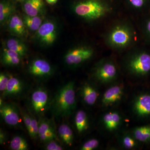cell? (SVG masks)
Here are the masks:
<instances>
[{
	"instance_id": "cell-17",
	"label": "cell",
	"mask_w": 150,
	"mask_h": 150,
	"mask_svg": "<svg viewBox=\"0 0 150 150\" xmlns=\"http://www.w3.org/2000/svg\"><path fill=\"white\" fill-rule=\"evenodd\" d=\"M131 38V36L128 30L122 27H118L112 30L110 35V42L115 46H126Z\"/></svg>"
},
{
	"instance_id": "cell-23",
	"label": "cell",
	"mask_w": 150,
	"mask_h": 150,
	"mask_svg": "<svg viewBox=\"0 0 150 150\" xmlns=\"http://www.w3.org/2000/svg\"><path fill=\"white\" fill-rule=\"evenodd\" d=\"M6 47L16 52L22 58L27 54V47L25 43L17 38H12L7 40L6 42Z\"/></svg>"
},
{
	"instance_id": "cell-22",
	"label": "cell",
	"mask_w": 150,
	"mask_h": 150,
	"mask_svg": "<svg viewBox=\"0 0 150 150\" xmlns=\"http://www.w3.org/2000/svg\"><path fill=\"white\" fill-rule=\"evenodd\" d=\"M15 8L13 4L7 0H2L0 3V23L3 25L7 23L14 14Z\"/></svg>"
},
{
	"instance_id": "cell-26",
	"label": "cell",
	"mask_w": 150,
	"mask_h": 150,
	"mask_svg": "<svg viewBox=\"0 0 150 150\" xmlns=\"http://www.w3.org/2000/svg\"><path fill=\"white\" fill-rule=\"evenodd\" d=\"M10 148L12 150H28L29 146L26 139L19 135L14 136L10 143Z\"/></svg>"
},
{
	"instance_id": "cell-28",
	"label": "cell",
	"mask_w": 150,
	"mask_h": 150,
	"mask_svg": "<svg viewBox=\"0 0 150 150\" xmlns=\"http://www.w3.org/2000/svg\"><path fill=\"white\" fill-rule=\"evenodd\" d=\"M31 118V130L29 136L33 139L36 140L38 138V122L35 116L30 111H29Z\"/></svg>"
},
{
	"instance_id": "cell-31",
	"label": "cell",
	"mask_w": 150,
	"mask_h": 150,
	"mask_svg": "<svg viewBox=\"0 0 150 150\" xmlns=\"http://www.w3.org/2000/svg\"><path fill=\"white\" fill-rule=\"evenodd\" d=\"M9 78L10 75L5 73L1 72L0 74V91L2 95L6 89Z\"/></svg>"
},
{
	"instance_id": "cell-6",
	"label": "cell",
	"mask_w": 150,
	"mask_h": 150,
	"mask_svg": "<svg viewBox=\"0 0 150 150\" xmlns=\"http://www.w3.org/2000/svg\"><path fill=\"white\" fill-rule=\"evenodd\" d=\"M93 54V51L91 48L78 47L68 51L64 57V61L68 66L76 67L90 59Z\"/></svg>"
},
{
	"instance_id": "cell-1",
	"label": "cell",
	"mask_w": 150,
	"mask_h": 150,
	"mask_svg": "<svg viewBox=\"0 0 150 150\" xmlns=\"http://www.w3.org/2000/svg\"><path fill=\"white\" fill-rule=\"evenodd\" d=\"M76 105L75 83L69 81L56 92L51 100L50 108L55 117L66 118L74 111Z\"/></svg>"
},
{
	"instance_id": "cell-2",
	"label": "cell",
	"mask_w": 150,
	"mask_h": 150,
	"mask_svg": "<svg viewBox=\"0 0 150 150\" xmlns=\"http://www.w3.org/2000/svg\"><path fill=\"white\" fill-rule=\"evenodd\" d=\"M51 101L47 90L43 87H38L30 96L29 111L39 118L43 117L50 108Z\"/></svg>"
},
{
	"instance_id": "cell-8",
	"label": "cell",
	"mask_w": 150,
	"mask_h": 150,
	"mask_svg": "<svg viewBox=\"0 0 150 150\" xmlns=\"http://www.w3.org/2000/svg\"><path fill=\"white\" fill-rule=\"evenodd\" d=\"M28 71L34 77L44 79L50 77L53 75L54 69L51 64L45 59L36 58L30 63Z\"/></svg>"
},
{
	"instance_id": "cell-30",
	"label": "cell",
	"mask_w": 150,
	"mask_h": 150,
	"mask_svg": "<svg viewBox=\"0 0 150 150\" xmlns=\"http://www.w3.org/2000/svg\"><path fill=\"white\" fill-rule=\"evenodd\" d=\"M44 148L46 150H62L64 147L57 139H53L44 143Z\"/></svg>"
},
{
	"instance_id": "cell-9",
	"label": "cell",
	"mask_w": 150,
	"mask_h": 150,
	"mask_svg": "<svg viewBox=\"0 0 150 150\" xmlns=\"http://www.w3.org/2000/svg\"><path fill=\"white\" fill-rule=\"evenodd\" d=\"M124 88L122 84H115L105 91L101 98V104L104 107H111L119 103L123 98Z\"/></svg>"
},
{
	"instance_id": "cell-3",
	"label": "cell",
	"mask_w": 150,
	"mask_h": 150,
	"mask_svg": "<svg viewBox=\"0 0 150 150\" xmlns=\"http://www.w3.org/2000/svg\"><path fill=\"white\" fill-rule=\"evenodd\" d=\"M74 11L78 16L83 18L95 20L104 15L105 8L97 0H86L76 4Z\"/></svg>"
},
{
	"instance_id": "cell-32",
	"label": "cell",
	"mask_w": 150,
	"mask_h": 150,
	"mask_svg": "<svg viewBox=\"0 0 150 150\" xmlns=\"http://www.w3.org/2000/svg\"><path fill=\"white\" fill-rule=\"evenodd\" d=\"M145 0H129L130 2L134 7L139 8L144 4Z\"/></svg>"
},
{
	"instance_id": "cell-14",
	"label": "cell",
	"mask_w": 150,
	"mask_h": 150,
	"mask_svg": "<svg viewBox=\"0 0 150 150\" xmlns=\"http://www.w3.org/2000/svg\"><path fill=\"white\" fill-rule=\"evenodd\" d=\"M8 28L11 34L18 38L25 37L27 35L28 29L23 18L13 14L8 20Z\"/></svg>"
},
{
	"instance_id": "cell-20",
	"label": "cell",
	"mask_w": 150,
	"mask_h": 150,
	"mask_svg": "<svg viewBox=\"0 0 150 150\" xmlns=\"http://www.w3.org/2000/svg\"><path fill=\"white\" fill-rule=\"evenodd\" d=\"M74 124L78 134H82L88 130L89 124L88 116L83 110H78L74 116Z\"/></svg>"
},
{
	"instance_id": "cell-11",
	"label": "cell",
	"mask_w": 150,
	"mask_h": 150,
	"mask_svg": "<svg viewBox=\"0 0 150 150\" xmlns=\"http://www.w3.org/2000/svg\"><path fill=\"white\" fill-rule=\"evenodd\" d=\"M132 110L137 117L145 118L150 116V94L141 93L134 98Z\"/></svg>"
},
{
	"instance_id": "cell-5",
	"label": "cell",
	"mask_w": 150,
	"mask_h": 150,
	"mask_svg": "<svg viewBox=\"0 0 150 150\" xmlns=\"http://www.w3.org/2000/svg\"><path fill=\"white\" fill-rule=\"evenodd\" d=\"M128 67L132 74L139 76H146L150 72V54L143 52L130 60Z\"/></svg>"
},
{
	"instance_id": "cell-4",
	"label": "cell",
	"mask_w": 150,
	"mask_h": 150,
	"mask_svg": "<svg viewBox=\"0 0 150 150\" xmlns=\"http://www.w3.org/2000/svg\"><path fill=\"white\" fill-rule=\"evenodd\" d=\"M58 35L57 25L55 22L48 20L43 22L35 33V38L44 46H50L55 42Z\"/></svg>"
},
{
	"instance_id": "cell-12",
	"label": "cell",
	"mask_w": 150,
	"mask_h": 150,
	"mask_svg": "<svg viewBox=\"0 0 150 150\" xmlns=\"http://www.w3.org/2000/svg\"><path fill=\"white\" fill-rule=\"evenodd\" d=\"M117 69L111 62H106L100 65L94 72L95 77L101 83L106 84L114 80L117 76Z\"/></svg>"
},
{
	"instance_id": "cell-18",
	"label": "cell",
	"mask_w": 150,
	"mask_h": 150,
	"mask_svg": "<svg viewBox=\"0 0 150 150\" xmlns=\"http://www.w3.org/2000/svg\"><path fill=\"white\" fill-rule=\"evenodd\" d=\"M23 8L25 14L36 16L43 13L45 6L43 0H23Z\"/></svg>"
},
{
	"instance_id": "cell-35",
	"label": "cell",
	"mask_w": 150,
	"mask_h": 150,
	"mask_svg": "<svg viewBox=\"0 0 150 150\" xmlns=\"http://www.w3.org/2000/svg\"><path fill=\"white\" fill-rule=\"evenodd\" d=\"M146 29L148 33L150 35V20L148 22L146 25Z\"/></svg>"
},
{
	"instance_id": "cell-13",
	"label": "cell",
	"mask_w": 150,
	"mask_h": 150,
	"mask_svg": "<svg viewBox=\"0 0 150 150\" xmlns=\"http://www.w3.org/2000/svg\"><path fill=\"white\" fill-rule=\"evenodd\" d=\"M101 122L105 130L109 132H115L122 125L123 118L118 111H108L103 115Z\"/></svg>"
},
{
	"instance_id": "cell-10",
	"label": "cell",
	"mask_w": 150,
	"mask_h": 150,
	"mask_svg": "<svg viewBox=\"0 0 150 150\" xmlns=\"http://www.w3.org/2000/svg\"><path fill=\"white\" fill-rule=\"evenodd\" d=\"M38 122V139L45 143L53 139H57L56 131L54 122L44 116L40 117Z\"/></svg>"
},
{
	"instance_id": "cell-21",
	"label": "cell",
	"mask_w": 150,
	"mask_h": 150,
	"mask_svg": "<svg viewBox=\"0 0 150 150\" xmlns=\"http://www.w3.org/2000/svg\"><path fill=\"white\" fill-rule=\"evenodd\" d=\"M57 134L59 139L64 144L68 146H72L74 140L73 130L68 124L62 123L58 128Z\"/></svg>"
},
{
	"instance_id": "cell-27",
	"label": "cell",
	"mask_w": 150,
	"mask_h": 150,
	"mask_svg": "<svg viewBox=\"0 0 150 150\" xmlns=\"http://www.w3.org/2000/svg\"><path fill=\"white\" fill-rule=\"evenodd\" d=\"M138 142L131 134H124L120 141L122 147L128 150L136 149L138 146Z\"/></svg>"
},
{
	"instance_id": "cell-19",
	"label": "cell",
	"mask_w": 150,
	"mask_h": 150,
	"mask_svg": "<svg viewBox=\"0 0 150 150\" xmlns=\"http://www.w3.org/2000/svg\"><path fill=\"white\" fill-rule=\"evenodd\" d=\"M22 57L16 52L6 47L3 48L1 54V62L8 67H16L20 64Z\"/></svg>"
},
{
	"instance_id": "cell-24",
	"label": "cell",
	"mask_w": 150,
	"mask_h": 150,
	"mask_svg": "<svg viewBox=\"0 0 150 150\" xmlns=\"http://www.w3.org/2000/svg\"><path fill=\"white\" fill-rule=\"evenodd\" d=\"M131 134L138 142L149 143L150 142V125L136 127L132 130Z\"/></svg>"
},
{
	"instance_id": "cell-25",
	"label": "cell",
	"mask_w": 150,
	"mask_h": 150,
	"mask_svg": "<svg viewBox=\"0 0 150 150\" xmlns=\"http://www.w3.org/2000/svg\"><path fill=\"white\" fill-rule=\"evenodd\" d=\"M28 29L36 32L43 23V20L40 16H30L25 14L22 18Z\"/></svg>"
},
{
	"instance_id": "cell-29",
	"label": "cell",
	"mask_w": 150,
	"mask_h": 150,
	"mask_svg": "<svg viewBox=\"0 0 150 150\" xmlns=\"http://www.w3.org/2000/svg\"><path fill=\"white\" fill-rule=\"evenodd\" d=\"M100 145L99 140L92 138L86 141L81 146V150H93L98 147Z\"/></svg>"
},
{
	"instance_id": "cell-34",
	"label": "cell",
	"mask_w": 150,
	"mask_h": 150,
	"mask_svg": "<svg viewBox=\"0 0 150 150\" xmlns=\"http://www.w3.org/2000/svg\"><path fill=\"white\" fill-rule=\"evenodd\" d=\"M58 1V0H46V2L51 5L56 4Z\"/></svg>"
},
{
	"instance_id": "cell-16",
	"label": "cell",
	"mask_w": 150,
	"mask_h": 150,
	"mask_svg": "<svg viewBox=\"0 0 150 150\" xmlns=\"http://www.w3.org/2000/svg\"><path fill=\"white\" fill-rule=\"evenodd\" d=\"M25 88L23 82L18 78L10 75L9 80L6 89L2 95L3 98L15 97L22 93Z\"/></svg>"
},
{
	"instance_id": "cell-15",
	"label": "cell",
	"mask_w": 150,
	"mask_h": 150,
	"mask_svg": "<svg viewBox=\"0 0 150 150\" xmlns=\"http://www.w3.org/2000/svg\"><path fill=\"white\" fill-rule=\"evenodd\" d=\"M80 92L82 100L86 105L92 106L96 103L99 93L95 86L89 83H85L81 87Z\"/></svg>"
},
{
	"instance_id": "cell-33",
	"label": "cell",
	"mask_w": 150,
	"mask_h": 150,
	"mask_svg": "<svg viewBox=\"0 0 150 150\" xmlns=\"http://www.w3.org/2000/svg\"><path fill=\"white\" fill-rule=\"evenodd\" d=\"M7 135L4 131L2 129H1L0 130V144L3 145L6 142L7 140Z\"/></svg>"
},
{
	"instance_id": "cell-36",
	"label": "cell",
	"mask_w": 150,
	"mask_h": 150,
	"mask_svg": "<svg viewBox=\"0 0 150 150\" xmlns=\"http://www.w3.org/2000/svg\"><path fill=\"white\" fill-rule=\"evenodd\" d=\"M17 1H20V0H17ZM23 1V0H22Z\"/></svg>"
},
{
	"instance_id": "cell-7",
	"label": "cell",
	"mask_w": 150,
	"mask_h": 150,
	"mask_svg": "<svg viewBox=\"0 0 150 150\" xmlns=\"http://www.w3.org/2000/svg\"><path fill=\"white\" fill-rule=\"evenodd\" d=\"M0 115L4 122L12 127L20 126L23 121L20 108L12 103H5L0 107Z\"/></svg>"
}]
</instances>
